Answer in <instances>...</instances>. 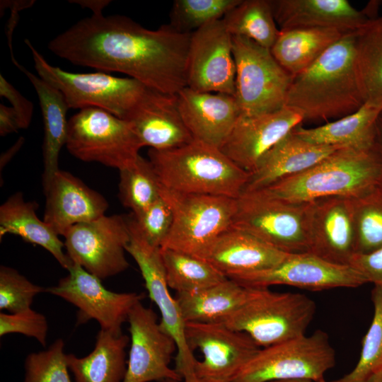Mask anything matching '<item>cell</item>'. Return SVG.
<instances>
[{"label":"cell","instance_id":"d4e9b609","mask_svg":"<svg viewBox=\"0 0 382 382\" xmlns=\"http://www.w3.org/2000/svg\"><path fill=\"white\" fill-rule=\"evenodd\" d=\"M342 147L308 142L292 130L274 146L249 173L243 193L262 190L306 170Z\"/></svg>","mask_w":382,"mask_h":382},{"label":"cell","instance_id":"4dcf8cb0","mask_svg":"<svg viewBox=\"0 0 382 382\" xmlns=\"http://www.w3.org/2000/svg\"><path fill=\"white\" fill-rule=\"evenodd\" d=\"M382 109L364 103L358 110L315 127L301 125L293 132L308 142L328 146L369 148L378 142V124Z\"/></svg>","mask_w":382,"mask_h":382},{"label":"cell","instance_id":"f1b7e54d","mask_svg":"<svg viewBox=\"0 0 382 382\" xmlns=\"http://www.w3.org/2000/svg\"><path fill=\"white\" fill-rule=\"evenodd\" d=\"M127 335L100 329L95 347L83 357L66 354L69 369L75 382H122L127 372Z\"/></svg>","mask_w":382,"mask_h":382},{"label":"cell","instance_id":"e575fe53","mask_svg":"<svg viewBox=\"0 0 382 382\" xmlns=\"http://www.w3.org/2000/svg\"><path fill=\"white\" fill-rule=\"evenodd\" d=\"M222 20L232 36L248 38L270 50L280 33L270 0H241Z\"/></svg>","mask_w":382,"mask_h":382},{"label":"cell","instance_id":"f5cc1de1","mask_svg":"<svg viewBox=\"0 0 382 382\" xmlns=\"http://www.w3.org/2000/svg\"><path fill=\"white\" fill-rule=\"evenodd\" d=\"M378 141L381 145V147L382 149V119L379 118L378 124Z\"/></svg>","mask_w":382,"mask_h":382},{"label":"cell","instance_id":"e0dca14e","mask_svg":"<svg viewBox=\"0 0 382 382\" xmlns=\"http://www.w3.org/2000/svg\"><path fill=\"white\" fill-rule=\"evenodd\" d=\"M236 64L232 35L222 19L191 33L187 56V87L200 92L233 96Z\"/></svg>","mask_w":382,"mask_h":382},{"label":"cell","instance_id":"11a10c76","mask_svg":"<svg viewBox=\"0 0 382 382\" xmlns=\"http://www.w3.org/2000/svg\"><path fill=\"white\" fill-rule=\"evenodd\" d=\"M175 381H175V380L167 379V380L163 381L162 382H175Z\"/></svg>","mask_w":382,"mask_h":382},{"label":"cell","instance_id":"8992f818","mask_svg":"<svg viewBox=\"0 0 382 382\" xmlns=\"http://www.w3.org/2000/svg\"><path fill=\"white\" fill-rule=\"evenodd\" d=\"M311 202H289L260 192L236 199L231 227L243 231L285 253H308Z\"/></svg>","mask_w":382,"mask_h":382},{"label":"cell","instance_id":"f35d334b","mask_svg":"<svg viewBox=\"0 0 382 382\" xmlns=\"http://www.w3.org/2000/svg\"><path fill=\"white\" fill-rule=\"evenodd\" d=\"M374 312L371 325L365 335L359 359L352 371L331 382H363L382 369V289L372 291Z\"/></svg>","mask_w":382,"mask_h":382},{"label":"cell","instance_id":"ffe728a7","mask_svg":"<svg viewBox=\"0 0 382 382\" xmlns=\"http://www.w3.org/2000/svg\"><path fill=\"white\" fill-rule=\"evenodd\" d=\"M308 253L331 263L349 265L356 253L352 197L311 202Z\"/></svg>","mask_w":382,"mask_h":382},{"label":"cell","instance_id":"c3c4849f","mask_svg":"<svg viewBox=\"0 0 382 382\" xmlns=\"http://www.w3.org/2000/svg\"><path fill=\"white\" fill-rule=\"evenodd\" d=\"M25 141V139L21 137H20L16 142L11 146L9 149L4 151L0 157V170L6 166V165L11 160V158L16 154V153L20 150Z\"/></svg>","mask_w":382,"mask_h":382},{"label":"cell","instance_id":"5b68a950","mask_svg":"<svg viewBox=\"0 0 382 382\" xmlns=\"http://www.w3.org/2000/svg\"><path fill=\"white\" fill-rule=\"evenodd\" d=\"M252 288L247 301L224 324L248 334L260 347L306 335L316 311L311 298L299 293Z\"/></svg>","mask_w":382,"mask_h":382},{"label":"cell","instance_id":"d590c367","mask_svg":"<svg viewBox=\"0 0 382 382\" xmlns=\"http://www.w3.org/2000/svg\"><path fill=\"white\" fill-rule=\"evenodd\" d=\"M161 197V184L149 159L139 156L130 167L120 171L119 197L132 214L146 209Z\"/></svg>","mask_w":382,"mask_h":382},{"label":"cell","instance_id":"277c9868","mask_svg":"<svg viewBox=\"0 0 382 382\" xmlns=\"http://www.w3.org/2000/svg\"><path fill=\"white\" fill-rule=\"evenodd\" d=\"M161 187L192 195L237 199L249 173L216 147L193 140L174 149L148 151Z\"/></svg>","mask_w":382,"mask_h":382},{"label":"cell","instance_id":"836d02e7","mask_svg":"<svg viewBox=\"0 0 382 382\" xmlns=\"http://www.w3.org/2000/svg\"><path fill=\"white\" fill-rule=\"evenodd\" d=\"M160 249L168 287L176 293L197 291L228 279L205 259L172 249Z\"/></svg>","mask_w":382,"mask_h":382},{"label":"cell","instance_id":"9c48e42d","mask_svg":"<svg viewBox=\"0 0 382 382\" xmlns=\"http://www.w3.org/2000/svg\"><path fill=\"white\" fill-rule=\"evenodd\" d=\"M65 146L81 161L119 171L132 166L143 147L127 121L97 108L81 109L68 120Z\"/></svg>","mask_w":382,"mask_h":382},{"label":"cell","instance_id":"f907efd6","mask_svg":"<svg viewBox=\"0 0 382 382\" xmlns=\"http://www.w3.org/2000/svg\"><path fill=\"white\" fill-rule=\"evenodd\" d=\"M175 382H207V381L197 377L194 371L192 373H190L183 376L182 377L181 381H176Z\"/></svg>","mask_w":382,"mask_h":382},{"label":"cell","instance_id":"db71d44e","mask_svg":"<svg viewBox=\"0 0 382 382\" xmlns=\"http://www.w3.org/2000/svg\"><path fill=\"white\" fill-rule=\"evenodd\" d=\"M275 382H325L324 379L319 381H313L310 380H288V381H275Z\"/></svg>","mask_w":382,"mask_h":382},{"label":"cell","instance_id":"4fadbf2b","mask_svg":"<svg viewBox=\"0 0 382 382\" xmlns=\"http://www.w3.org/2000/svg\"><path fill=\"white\" fill-rule=\"evenodd\" d=\"M127 220L130 239L126 250L137 262L149 296L161 313V328L176 343L175 369L182 377L194 371L197 359L186 340V323L175 298L171 296L168 289L161 249L151 245L142 237L129 216H127Z\"/></svg>","mask_w":382,"mask_h":382},{"label":"cell","instance_id":"2e32d148","mask_svg":"<svg viewBox=\"0 0 382 382\" xmlns=\"http://www.w3.org/2000/svg\"><path fill=\"white\" fill-rule=\"evenodd\" d=\"M127 321L130 349L122 382L181 381V376L170 367L172 356L177 351L176 343L161 328L154 310L139 301L130 311Z\"/></svg>","mask_w":382,"mask_h":382},{"label":"cell","instance_id":"d6986e66","mask_svg":"<svg viewBox=\"0 0 382 382\" xmlns=\"http://www.w3.org/2000/svg\"><path fill=\"white\" fill-rule=\"evenodd\" d=\"M303 121L300 112L288 106L272 112L240 116L221 150L250 173L274 146Z\"/></svg>","mask_w":382,"mask_h":382},{"label":"cell","instance_id":"74e56055","mask_svg":"<svg viewBox=\"0 0 382 382\" xmlns=\"http://www.w3.org/2000/svg\"><path fill=\"white\" fill-rule=\"evenodd\" d=\"M241 0H175L170 13V25L189 33L222 19Z\"/></svg>","mask_w":382,"mask_h":382},{"label":"cell","instance_id":"7c38bea8","mask_svg":"<svg viewBox=\"0 0 382 382\" xmlns=\"http://www.w3.org/2000/svg\"><path fill=\"white\" fill-rule=\"evenodd\" d=\"M64 237L66 253L71 262L101 280L129 267L125 256L130 239L127 216L104 215L78 224Z\"/></svg>","mask_w":382,"mask_h":382},{"label":"cell","instance_id":"ab89813d","mask_svg":"<svg viewBox=\"0 0 382 382\" xmlns=\"http://www.w3.org/2000/svg\"><path fill=\"white\" fill-rule=\"evenodd\" d=\"M64 346L58 338L47 349L29 354L24 362V382H71Z\"/></svg>","mask_w":382,"mask_h":382},{"label":"cell","instance_id":"8fae6325","mask_svg":"<svg viewBox=\"0 0 382 382\" xmlns=\"http://www.w3.org/2000/svg\"><path fill=\"white\" fill-rule=\"evenodd\" d=\"M236 64L234 97L240 116L272 112L285 106L293 76L270 49L241 36H232Z\"/></svg>","mask_w":382,"mask_h":382},{"label":"cell","instance_id":"3957f363","mask_svg":"<svg viewBox=\"0 0 382 382\" xmlns=\"http://www.w3.org/2000/svg\"><path fill=\"white\" fill-rule=\"evenodd\" d=\"M382 184V149L379 141L369 148L343 146L297 175L258 191L289 202L359 197Z\"/></svg>","mask_w":382,"mask_h":382},{"label":"cell","instance_id":"8d00e7d4","mask_svg":"<svg viewBox=\"0 0 382 382\" xmlns=\"http://www.w3.org/2000/svg\"><path fill=\"white\" fill-rule=\"evenodd\" d=\"M352 202L355 253H368L382 248V184L352 197Z\"/></svg>","mask_w":382,"mask_h":382},{"label":"cell","instance_id":"ac0fdd59","mask_svg":"<svg viewBox=\"0 0 382 382\" xmlns=\"http://www.w3.org/2000/svg\"><path fill=\"white\" fill-rule=\"evenodd\" d=\"M230 279L247 287L289 285L311 291L356 288L368 283L350 265L331 263L310 253L288 254L282 262L272 268Z\"/></svg>","mask_w":382,"mask_h":382},{"label":"cell","instance_id":"6da1fadb","mask_svg":"<svg viewBox=\"0 0 382 382\" xmlns=\"http://www.w3.org/2000/svg\"><path fill=\"white\" fill-rule=\"evenodd\" d=\"M189 33L170 24L149 30L122 15L92 14L48 43L74 65L125 74L149 89L177 95L187 87Z\"/></svg>","mask_w":382,"mask_h":382},{"label":"cell","instance_id":"30bf717a","mask_svg":"<svg viewBox=\"0 0 382 382\" xmlns=\"http://www.w3.org/2000/svg\"><path fill=\"white\" fill-rule=\"evenodd\" d=\"M335 364L328 335L318 330L311 335L260 349L232 382L319 381Z\"/></svg>","mask_w":382,"mask_h":382},{"label":"cell","instance_id":"7bdbcfd3","mask_svg":"<svg viewBox=\"0 0 382 382\" xmlns=\"http://www.w3.org/2000/svg\"><path fill=\"white\" fill-rule=\"evenodd\" d=\"M48 322L46 317L31 308L14 313H0V336L19 333L35 338L46 346Z\"/></svg>","mask_w":382,"mask_h":382},{"label":"cell","instance_id":"7402d4cb","mask_svg":"<svg viewBox=\"0 0 382 382\" xmlns=\"http://www.w3.org/2000/svg\"><path fill=\"white\" fill-rule=\"evenodd\" d=\"M124 120L129 123L142 146L167 150L194 140L181 117L176 95L147 88Z\"/></svg>","mask_w":382,"mask_h":382},{"label":"cell","instance_id":"ba28073f","mask_svg":"<svg viewBox=\"0 0 382 382\" xmlns=\"http://www.w3.org/2000/svg\"><path fill=\"white\" fill-rule=\"evenodd\" d=\"M161 197L173 214L161 248L203 259L219 236L231 227L236 209V199L227 197L184 194L162 187Z\"/></svg>","mask_w":382,"mask_h":382},{"label":"cell","instance_id":"9f6ffc18","mask_svg":"<svg viewBox=\"0 0 382 382\" xmlns=\"http://www.w3.org/2000/svg\"><path fill=\"white\" fill-rule=\"evenodd\" d=\"M380 117H381V118L382 119V112H381V116H380Z\"/></svg>","mask_w":382,"mask_h":382},{"label":"cell","instance_id":"7dc6e473","mask_svg":"<svg viewBox=\"0 0 382 382\" xmlns=\"http://www.w3.org/2000/svg\"><path fill=\"white\" fill-rule=\"evenodd\" d=\"M70 2L77 4L83 8H88L93 11V14L98 15L101 14L103 9L111 1L109 0H75Z\"/></svg>","mask_w":382,"mask_h":382},{"label":"cell","instance_id":"83f0119b","mask_svg":"<svg viewBox=\"0 0 382 382\" xmlns=\"http://www.w3.org/2000/svg\"><path fill=\"white\" fill-rule=\"evenodd\" d=\"M38 204L25 201L18 192L0 206V238L6 234L21 237L25 242L38 245L47 250L65 269L73 263L64 252V243L59 236L35 213Z\"/></svg>","mask_w":382,"mask_h":382},{"label":"cell","instance_id":"44dd1931","mask_svg":"<svg viewBox=\"0 0 382 382\" xmlns=\"http://www.w3.org/2000/svg\"><path fill=\"white\" fill-rule=\"evenodd\" d=\"M43 191L46 197L43 220L58 236H64L76 224L104 216L108 208L102 195L60 169Z\"/></svg>","mask_w":382,"mask_h":382},{"label":"cell","instance_id":"60d3db41","mask_svg":"<svg viewBox=\"0 0 382 382\" xmlns=\"http://www.w3.org/2000/svg\"><path fill=\"white\" fill-rule=\"evenodd\" d=\"M45 288L36 285L16 269L0 267V309L14 313L30 308L33 299Z\"/></svg>","mask_w":382,"mask_h":382},{"label":"cell","instance_id":"816d5d0a","mask_svg":"<svg viewBox=\"0 0 382 382\" xmlns=\"http://www.w3.org/2000/svg\"><path fill=\"white\" fill-rule=\"evenodd\" d=\"M363 382H382V369L369 376Z\"/></svg>","mask_w":382,"mask_h":382},{"label":"cell","instance_id":"603a6c76","mask_svg":"<svg viewBox=\"0 0 382 382\" xmlns=\"http://www.w3.org/2000/svg\"><path fill=\"white\" fill-rule=\"evenodd\" d=\"M176 96L181 117L193 139L221 149L241 115L235 97L189 87Z\"/></svg>","mask_w":382,"mask_h":382},{"label":"cell","instance_id":"f546056e","mask_svg":"<svg viewBox=\"0 0 382 382\" xmlns=\"http://www.w3.org/2000/svg\"><path fill=\"white\" fill-rule=\"evenodd\" d=\"M252 287L227 279L193 292L176 293L175 299L185 323H224L249 299Z\"/></svg>","mask_w":382,"mask_h":382},{"label":"cell","instance_id":"52a82bcc","mask_svg":"<svg viewBox=\"0 0 382 382\" xmlns=\"http://www.w3.org/2000/svg\"><path fill=\"white\" fill-rule=\"evenodd\" d=\"M37 75L58 89L69 108H97L125 119L148 88L132 78L116 77L103 71L71 73L50 64L28 39Z\"/></svg>","mask_w":382,"mask_h":382},{"label":"cell","instance_id":"ee69618b","mask_svg":"<svg viewBox=\"0 0 382 382\" xmlns=\"http://www.w3.org/2000/svg\"><path fill=\"white\" fill-rule=\"evenodd\" d=\"M374 286L382 289V248L368 253L354 254L349 265Z\"/></svg>","mask_w":382,"mask_h":382},{"label":"cell","instance_id":"9a60e30c","mask_svg":"<svg viewBox=\"0 0 382 382\" xmlns=\"http://www.w3.org/2000/svg\"><path fill=\"white\" fill-rule=\"evenodd\" d=\"M185 333L190 349L203 356L195 374L207 382H232L260 349L248 334L221 323H186Z\"/></svg>","mask_w":382,"mask_h":382},{"label":"cell","instance_id":"5bb4252c","mask_svg":"<svg viewBox=\"0 0 382 382\" xmlns=\"http://www.w3.org/2000/svg\"><path fill=\"white\" fill-rule=\"evenodd\" d=\"M67 270L68 274L60 279L57 285L45 288V292L77 307V323L93 319L99 323L100 329L122 333V324L127 320L133 306L144 298V294L110 291L103 285L100 279L74 262Z\"/></svg>","mask_w":382,"mask_h":382},{"label":"cell","instance_id":"b9f144b4","mask_svg":"<svg viewBox=\"0 0 382 382\" xmlns=\"http://www.w3.org/2000/svg\"><path fill=\"white\" fill-rule=\"evenodd\" d=\"M142 237L152 246L161 248L173 224V214L161 197L144 210L129 215Z\"/></svg>","mask_w":382,"mask_h":382},{"label":"cell","instance_id":"7a4b0ae2","mask_svg":"<svg viewBox=\"0 0 382 382\" xmlns=\"http://www.w3.org/2000/svg\"><path fill=\"white\" fill-rule=\"evenodd\" d=\"M356 31L345 33L293 77L285 106L300 112L304 121L337 120L364 104L354 62Z\"/></svg>","mask_w":382,"mask_h":382},{"label":"cell","instance_id":"d6a6232c","mask_svg":"<svg viewBox=\"0 0 382 382\" xmlns=\"http://www.w3.org/2000/svg\"><path fill=\"white\" fill-rule=\"evenodd\" d=\"M354 62L364 103L382 109V16L356 31Z\"/></svg>","mask_w":382,"mask_h":382},{"label":"cell","instance_id":"f6af8a7d","mask_svg":"<svg viewBox=\"0 0 382 382\" xmlns=\"http://www.w3.org/2000/svg\"><path fill=\"white\" fill-rule=\"evenodd\" d=\"M0 96L6 98L16 112L21 129L29 127L33 113V104L25 98L3 76L0 75Z\"/></svg>","mask_w":382,"mask_h":382},{"label":"cell","instance_id":"484cf974","mask_svg":"<svg viewBox=\"0 0 382 382\" xmlns=\"http://www.w3.org/2000/svg\"><path fill=\"white\" fill-rule=\"evenodd\" d=\"M288 254L231 226L215 240L204 259L230 279L272 268Z\"/></svg>","mask_w":382,"mask_h":382},{"label":"cell","instance_id":"681fc988","mask_svg":"<svg viewBox=\"0 0 382 382\" xmlns=\"http://www.w3.org/2000/svg\"><path fill=\"white\" fill-rule=\"evenodd\" d=\"M34 3L35 1H1V13L7 7L11 11H20L30 8Z\"/></svg>","mask_w":382,"mask_h":382},{"label":"cell","instance_id":"4316f807","mask_svg":"<svg viewBox=\"0 0 382 382\" xmlns=\"http://www.w3.org/2000/svg\"><path fill=\"white\" fill-rule=\"evenodd\" d=\"M11 60L29 79L38 96L44 132L42 187L45 189L59 170V156L62 146L66 144L68 129L66 112L69 108L64 96L58 89L29 71L15 57H11Z\"/></svg>","mask_w":382,"mask_h":382},{"label":"cell","instance_id":"1f68e13d","mask_svg":"<svg viewBox=\"0 0 382 382\" xmlns=\"http://www.w3.org/2000/svg\"><path fill=\"white\" fill-rule=\"evenodd\" d=\"M345 33L335 28L280 30L270 51L280 66L294 77L313 64Z\"/></svg>","mask_w":382,"mask_h":382},{"label":"cell","instance_id":"bcb514c9","mask_svg":"<svg viewBox=\"0 0 382 382\" xmlns=\"http://www.w3.org/2000/svg\"><path fill=\"white\" fill-rule=\"evenodd\" d=\"M20 128L18 115L12 107L0 104V135L6 136Z\"/></svg>","mask_w":382,"mask_h":382},{"label":"cell","instance_id":"cb8c5ba5","mask_svg":"<svg viewBox=\"0 0 382 382\" xmlns=\"http://www.w3.org/2000/svg\"><path fill=\"white\" fill-rule=\"evenodd\" d=\"M280 30L335 28L345 33L360 28L369 18L347 0H270Z\"/></svg>","mask_w":382,"mask_h":382}]
</instances>
